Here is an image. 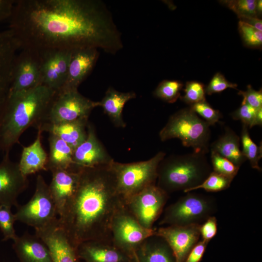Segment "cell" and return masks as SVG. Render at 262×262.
Listing matches in <instances>:
<instances>
[{"instance_id":"1","label":"cell","mask_w":262,"mask_h":262,"mask_svg":"<svg viewBox=\"0 0 262 262\" xmlns=\"http://www.w3.org/2000/svg\"><path fill=\"white\" fill-rule=\"evenodd\" d=\"M9 19L22 49L95 48L114 54L123 48L112 14L99 0H17Z\"/></svg>"},{"instance_id":"2","label":"cell","mask_w":262,"mask_h":262,"mask_svg":"<svg viewBox=\"0 0 262 262\" xmlns=\"http://www.w3.org/2000/svg\"><path fill=\"white\" fill-rule=\"evenodd\" d=\"M123 203L109 164L81 168L77 191L59 224L76 248L85 241L111 238V221Z\"/></svg>"},{"instance_id":"3","label":"cell","mask_w":262,"mask_h":262,"mask_svg":"<svg viewBox=\"0 0 262 262\" xmlns=\"http://www.w3.org/2000/svg\"><path fill=\"white\" fill-rule=\"evenodd\" d=\"M56 92L43 85L8 96L0 114V150L10 153L29 127L43 122Z\"/></svg>"},{"instance_id":"4","label":"cell","mask_w":262,"mask_h":262,"mask_svg":"<svg viewBox=\"0 0 262 262\" xmlns=\"http://www.w3.org/2000/svg\"><path fill=\"white\" fill-rule=\"evenodd\" d=\"M212 171L204 153L164 158L158 166L157 185L168 194L180 191L186 193L201 184Z\"/></svg>"},{"instance_id":"5","label":"cell","mask_w":262,"mask_h":262,"mask_svg":"<svg viewBox=\"0 0 262 262\" xmlns=\"http://www.w3.org/2000/svg\"><path fill=\"white\" fill-rule=\"evenodd\" d=\"M165 156L164 152L160 151L147 161L125 164L113 160L109 164L115 178L116 192L125 204L147 187L156 184L158 166Z\"/></svg>"},{"instance_id":"6","label":"cell","mask_w":262,"mask_h":262,"mask_svg":"<svg viewBox=\"0 0 262 262\" xmlns=\"http://www.w3.org/2000/svg\"><path fill=\"white\" fill-rule=\"evenodd\" d=\"M210 126L189 107L171 115L159 132V137L162 141L179 139L184 146L192 147L194 152L206 154L209 150Z\"/></svg>"},{"instance_id":"7","label":"cell","mask_w":262,"mask_h":262,"mask_svg":"<svg viewBox=\"0 0 262 262\" xmlns=\"http://www.w3.org/2000/svg\"><path fill=\"white\" fill-rule=\"evenodd\" d=\"M163 212L160 225L201 224L217 210L215 200L209 196L186 193Z\"/></svg>"},{"instance_id":"8","label":"cell","mask_w":262,"mask_h":262,"mask_svg":"<svg viewBox=\"0 0 262 262\" xmlns=\"http://www.w3.org/2000/svg\"><path fill=\"white\" fill-rule=\"evenodd\" d=\"M14 214L16 221L33 227L35 230L58 221L55 203L42 176L38 175L36 177L35 192L32 198L26 204L18 205Z\"/></svg>"},{"instance_id":"9","label":"cell","mask_w":262,"mask_h":262,"mask_svg":"<svg viewBox=\"0 0 262 262\" xmlns=\"http://www.w3.org/2000/svg\"><path fill=\"white\" fill-rule=\"evenodd\" d=\"M110 231L114 245L134 258L143 242L154 235L155 229H147L142 226L123 203L113 215Z\"/></svg>"},{"instance_id":"10","label":"cell","mask_w":262,"mask_h":262,"mask_svg":"<svg viewBox=\"0 0 262 262\" xmlns=\"http://www.w3.org/2000/svg\"><path fill=\"white\" fill-rule=\"evenodd\" d=\"M99 105V101L85 97L78 89L61 91L56 93L39 127L44 124L88 120L92 111Z\"/></svg>"},{"instance_id":"11","label":"cell","mask_w":262,"mask_h":262,"mask_svg":"<svg viewBox=\"0 0 262 262\" xmlns=\"http://www.w3.org/2000/svg\"><path fill=\"white\" fill-rule=\"evenodd\" d=\"M168 198V194L153 184L133 196L125 205L142 226L153 229V224L163 213Z\"/></svg>"},{"instance_id":"12","label":"cell","mask_w":262,"mask_h":262,"mask_svg":"<svg viewBox=\"0 0 262 262\" xmlns=\"http://www.w3.org/2000/svg\"><path fill=\"white\" fill-rule=\"evenodd\" d=\"M41 60L38 51L23 49L15 58L8 96L19 94L41 85Z\"/></svg>"},{"instance_id":"13","label":"cell","mask_w":262,"mask_h":262,"mask_svg":"<svg viewBox=\"0 0 262 262\" xmlns=\"http://www.w3.org/2000/svg\"><path fill=\"white\" fill-rule=\"evenodd\" d=\"M38 51L41 60V85L57 93L66 82L72 50L47 49Z\"/></svg>"},{"instance_id":"14","label":"cell","mask_w":262,"mask_h":262,"mask_svg":"<svg viewBox=\"0 0 262 262\" xmlns=\"http://www.w3.org/2000/svg\"><path fill=\"white\" fill-rule=\"evenodd\" d=\"M28 183L27 177L22 174L18 164L10 159L9 153L4 154L0 163V205L17 207V198Z\"/></svg>"},{"instance_id":"15","label":"cell","mask_w":262,"mask_h":262,"mask_svg":"<svg viewBox=\"0 0 262 262\" xmlns=\"http://www.w3.org/2000/svg\"><path fill=\"white\" fill-rule=\"evenodd\" d=\"M200 225L162 227L155 229L154 235L166 242L174 254L176 262H184L191 249L199 241Z\"/></svg>"},{"instance_id":"16","label":"cell","mask_w":262,"mask_h":262,"mask_svg":"<svg viewBox=\"0 0 262 262\" xmlns=\"http://www.w3.org/2000/svg\"><path fill=\"white\" fill-rule=\"evenodd\" d=\"M35 234L47 246L52 262H81L77 248L71 243L59 220L44 228L35 229Z\"/></svg>"},{"instance_id":"17","label":"cell","mask_w":262,"mask_h":262,"mask_svg":"<svg viewBox=\"0 0 262 262\" xmlns=\"http://www.w3.org/2000/svg\"><path fill=\"white\" fill-rule=\"evenodd\" d=\"M51 172L52 179L49 187L60 219L64 214L76 193L79 182L80 168L55 169Z\"/></svg>"},{"instance_id":"18","label":"cell","mask_w":262,"mask_h":262,"mask_svg":"<svg viewBox=\"0 0 262 262\" xmlns=\"http://www.w3.org/2000/svg\"><path fill=\"white\" fill-rule=\"evenodd\" d=\"M20 44L8 29L0 32V114L7 99L12 79V72Z\"/></svg>"},{"instance_id":"19","label":"cell","mask_w":262,"mask_h":262,"mask_svg":"<svg viewBox=\"0 0 262 262\" xmlns=\"http://www.w3.org/2000/svg\"><path fill=\"white\" fill-rule=\"evenodd\" d=\"M78 256L84 262H134V258L119 248L112 238L89 240L77 248Z\"/></svg>"},{"instance_id":"20","label":"cell","mask_w":262,"mask_h":262,"mask_svg":"<svg viewBox=\"0 0 262 262\" xmlns=\"http://www.w3.org/2000/svg\"><path fill=\"white\" fill-rule=\"evenodd\" d=\"M113 160L98 139L94 128L88 124L86 139L73 151V166L81 168L106 165Z\"/></svg>"},{"instance_id":"21","label":"cell","mask_w":262,"mask_h":262,"mask_svg":"<svg viewBox=\"0 0 262 262\" xmlns=\"http://www.w3.org/2000/svg\"><path fill=\"white\" fill-rule=\"evenodd\" d=\"M98 56V49L95 48L72 50L66 80L60 91L78 89L80 84L91 71Z\"/></svg>"},{"instance_id":"22","label":"cell","mask_w":262,"mask_h":262,"mask_svg":"<svg viewBox=\"0 0 262 262\" xmlns=\"http://www.w3.org/2000/svg\"><path fill=\"white\" fill-rule=\"evenodd\" d=\"M13 241L19 262H52L47 246L36 234L26 232Z\"/></svg>"},{"instance_id":"23","label":"cell","mask_w":262,"mask_h":262,"mask_svg":"<svg viewBox=\"0 0 262 262\" xmlns=\"http://www.w3.org/2000/svg\"><path fill=\"white\" fill-rule=\"evenodd\" d=\"M88 120H77L57 124H44L38 129L56 135L74 150L82 144L87 135Z\"/></svg>"},{"instance_id":"24","label":"cell","mask_w":262,"mask_h":262,"mask_svg":"<svg viewBox=\"0 0 262 262\" xmlns=\"http://www.w3.org/2000/svg\"><path fill=\"white\" fill-rule=\"evenodd\" d=\"M134 259L137 262H176L168 244L155 235L143 242L136 251Z\"/></svg>"},{"instance_id":"25","label":"cell","mask_w":262,"mask_h":262,"mask_svg":"<svg viewBox=\"0 0 262 262\" xmlns=\"http://www.w3.org/2000/svg\"><path fill=\"white\" fill-rule=\"evenodd\" d=\"M42 133L38 130L34 142L23 148L18 164L20 171L26 177L42 170H47L48 156L42 146Z\"/></svg>"},{"instance_id":"26","label":"cell","mask_w":262,"mask_h":262,"mask_svg":"<svg viewBox=\"0 0 262 262\" xmlns=\"http://www.w3.org/2000/svg\"><path fill=\"white\" fill-rule=\"evenodd\" d=\"M136 96L133 91L121 92L110 87L103 98L99 101V106L102 108L116 127L124 128L126 124L122 116L123 108L128 101L135 98Z\"/></svg>"},{"instance_id":"27","label":"cell","mask_w":262,"mask_h":262,"mask_svg":"<svg viewBox=\"0 0 262 262\" xmlns=\"http://www.w3.org/2000/svg\"><path fill=\"white\" fill-rule=\"evenodd\" d=\"M240 137L227 128L225 133L211 145V151L218 153L240 167L247 160L240 149Z\"/></svg>"},{"instance_id":"28","label":"cell","mask_w":262,"mask_h":262,"mask_svg":"<svg viewBox=\"0 0 262 262\" xmlns=\"http://www.w3.org/2000/svg\"><path fill=\"white\" fill-rule=\"evenodd\" d=\"M49 154L47 164V170L69 169L73 167V149L55 135L49 133Z\"/></svg>"},{"instance_id":"29","label":"cell","mask_w":262,"mask_h":262,"mask_svg":"<svg viewBox=\"0 0 262 262\" xmlns=\"http://www.w3.org/2000/svg\"><path fill=\"white\" fill-rule=\"evenodd\" d=\"M248 127L243 124L241 140L242 146V153L248 159L251 167L258 171H261L259 162L262 157V146L258 147L251 139L248 131Z\"/></svg>"},{"instance_id":"30","label":"cell","mask_w":262,"mask_h":262,"mask_svg":"<svg viewBox=\"0 0 262 262\" xmlns=\"http://www.w3.org/2000/svg\"><path fill=\"white\" fill-rule=\"evenodd\" d=\"M183 84L179 81L164 80L162 81L154 90V96L166 101L173 103L180 97V91Z\"/></svg>"},{"instance_id":"31","label":"cell","mask_w":262,"mask_h":262,"mask_svg":"<svg viewBox=\"0 0 262 262\" xmlns=\"http://www.w3.org/2000/svg\"><path fill=\"white\" fill-rule=\"evenodd\" d=\"M232 180L213 171L201 184L191 189L189 192L199 189L210 192L221 191L228 189Z\"/></svg>"},{"instance_id":"32","label":"cell","mask_w":262,"mask_h":262,"mask_svg":"<svg viewBox=\"0 0 262 262\" xmlns=\"http://www.w3.org/2000/svg\"><path fill=\"white\" fill-rule=\"evenodd\" d=\"M11 206L0 205V229L3 234V241L12 240L17 237L14 228L16 219Z\"/></svg>"},{"instance_id":"33","label":"cell","mask_w":262,"mask_h":262,"mask_svg":"<svg viewBox=\"0 0 262 262\" xmlns=\"http://www.w3.org/2000/svg\"><path fill=\"white\" fill-rule=\"evenodd\" d=\"M211 158L213 171L233 179L240 167L218 153L211 151Z\"/></svg>"},{"instance_id":"34","label":"cell","mask_w":262,"mask_h":262,"mask_svg":"<svg viewBox=\"0 0 262 262\" xmlns=\"http://www.w3.org/2000/svg\"><path fill=\"white\" fill-rule=\"evenodd\" d=\"M184 95L180 97L182 101L190 106L206 100L205 88L203 83L196 81L186 83Z\"/></svg>"},{"instance_id":"35","label":"cell","mask_w":262,"mask_h":262,"mask_svg":"<svg viewBox=\"0 0 262 262\" xmlns=\"http://www.w3.org/2000/svg\"><path fill=\"white\" fill-rule=\"evenodd\" d=\"M238 29L246 45L250 48H260L262 44V32L241 21L238 23Z\"/></svg>"},{"instance_id":"36","label":"cell","mask_w":262,"mask_h":262,"mask_svg":"<svg viewBox=\"0 0 262 262\" xmlns=\"http://www.w3.org/2000/svg\"><path fill=\"white\" fill-rule=\"evenodd\" d=\"M223 2L235 12L239 18L244 16L257 17L256 0H225Z\"/></svg>"},{"instance_id":"37","label":"cell","mask_w":262,"mask_h":262,"mask_svg":"<svg viewBox=\"0 0 262 262\" xmlns=\"http://www.w3.org/2000/svg\"><path fill=\"white\" fill-rule=\"evenodd\" d=\"M189 107L210 126L219 122L222 117L221 113L214 109L206 100L192 105Z\"/></svg>"},{"instance_id":"38","label":"cell","mask_w":262,"mask_h":262,"mask_svg":"<svg viewBox=\"0 0 262 262\" xmlns=\"http://www.w3.org/2000/svg\"><path fill=\"white\" fill-rule=\"evenodd\" d=\"M237 84L228 82L225 77L219 72L216 73L212 78L207 86L205 92L208 95L219 93L227 88L237 89Z\"/></svg>"},{"instance_id":"39","label":"cell","mask_w":262,"mask_h":262,"mask_svg":"<svg viewBox=\"0 0 262 262\" xmlns=\"http://www.w3.org/2000/svg\"><path fill=\"white\" fill-rule=\"evenodd\" d=\"M257 110L246 104H242L238 109L231 114V116L233 119L240 120L243 125L251 128L253 127Z\"/></svg>"},{"instance_id":"40","label":"cell","mask_w":262,"mask_h":262,"mask_svg":"<svg viewBox=\"0 0 262 262\" xmlns=\"http://www.w3.org/2000/svg\"><path fill=\"white\" fill-rule=\"evenodd\" d=\"M238 94L243 98L242 104H246L256 109L262 108V89L256 91L250 85H248L246 91L240 90Z\"/></svg>"},{"instance_id":"41","label":"cell","mask_w":262,"mask_h":262,"mask_svg":"<svg viewBox=\"0 0 262 262\" xmlns=\"http://www.w3.org/2000/svg\"><path fill=\"white\" fill-rule=\"evenodd\" d=\"M217 221L213 216L208 217L200 225L199 231L202 240L209 242L216 234Z\"/></svg>"},{"instance_id":"42","label":"cell","mask_w":262,"mask_h":262,"mask_svg":"<svg viewBox=\"0 0 262 262\" xmlns=\"http://www.w3.org/2000/svg\"><path fill=\"white\" fill-rule=\"evenodd\" d=\"M209 243L201 240L191 249L184 262H199L205 252Z\"/></svg>"},{"instance_id":"43","label":"cell","mask_w":262,"mask_h":262,"mask_svg":"<svg viewBox=\"0 0 262 262\" xmlns=\"http://www.w3.org/2000/svg\"><path fill=\"white\" fill-rule=\"evenodd\" d=\"M15 1L14 0H0V22L10 18Z\"/></svg>"},{"instance_id":"44","label":"cell","mask_w":262,"mask_h":262,"mask_svg":"<svg viewBox=\"0 0 262 262\" xmlns=\"http://www.w3.org/2000/svg\"><path fill=\"white\" fill-rule=\"evenodd\" d=\"M240 20L247 24L254 27L256 29L262 31V20L257 17L253 16H244L239 17Z\"/></svg>"},{"instance_id":"45","label":"cell","mask_w":262,"mask_h":262,"mask_svg":"<svg viewBox=\"0 0 262 262\" xmlns=\"http://www.w3.org/2000/svg\"><path fill=\"white\" fill-rule=\"evenodd\" d=\"M262 108L258 109L253 124V127L256 125L262 126Z\"/></svg>"},{"instance_id":"46","label":"cell","mask_w":262,"mask_h":262,"mask_svg":"<svg viewBox=\"0 0 262 262\" xmlns=\"http://www.w3.org/2000/svg\"><path fill=\"white\" fill-rule=\"evenodd\" d=\"M256 11L257 15H261L262 12V0H257Z\"/></svg>"},{"instance_id":"47","label":"cell","mask_w":262,"mask_h":262,"mask_svg":"<svg viewBox=\"0 0 262 262\" xmlns=\"http://www.w3.org/2000/svg\"><path fill=\"white\" fill-rule=\"evenodd\" d=\"M134 262H137V261H136V260H135V261H134Z\"/></svg>"}]
</instances>
